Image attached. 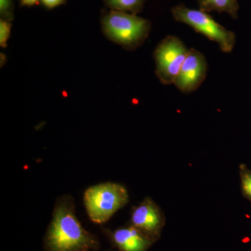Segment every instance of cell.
I'll return each mask as SVG.
<instances>
[{"label":"cell","instance_id":"9","mask_svg":"<svg viewBox=\"0 0 251 251\" xmlns=\"http://www.w3.org/2000/svg\"><path fill=\"white\" fill-rule=\"evenodd\" d=\"M199 9L204 12L216 11L226 13L234 19L238 18L239 5L238 0H198Z\"/></svg>","mask_w":251,"mask_h":251},{"label":"cell","instance_id":"6","mask_svg":"<svg viewBox=\"0 0 251 251\" xmlns=\"http://www.w3.org/2000/svg\"><path fill=\"white\" fill-rule=\"evenodd\" d=\"M207 71L208 64L204 54L197 50L189 49L173 85L182 93H192L205 80Z\"/></svg>","mask_w":251,"mask_h":251},{"label":"cell","instance_id":"15","mask_svg":"<svg viewBox=\"0 0 251 251\" xmlns=\"http://www.w3.org/2000/svg\"><path fill=\"white\" fill-rule=\"evenodd\" d=\"M39 0H20V2L22 6H32L37 4Z\"/></svg>","mask_w":251,"mask_h":251},{"label":"cell","instance_id":"13","mask_svg":"<svg viewBox=\"0 0 251 251\" xmlns=\"http://www.w3.org/2000/svg\"><path fill=\"white\" fill-rule=\"evenodd\" d=\"M241 178L243 191L251 200V171L243 169L241 173Z\"/></svg>","mask_w":251,"mask_h":251},{"label":"cell","instance_id":"1","mask_svg":"<svg viewBox=\"0 0 251 251\" xmlns=\"http://www.w3.org/2000/svg\"><path fill=\"white\" fill-rule=\"evenodd\" d=\"M92 237L81 226L74 211L67 204H61L54 211L48 234L50 251H79L91 247Z\"/></svg>","mask_w":251,"mask_h":251},{"label":"cell","instance_id":"4","mask_svg":"<svg viewBox=\"0 0 251 251\" xmlns=\"http://www.w3.org/2000/svg\"><path fill=\"white\" fill-rule=\"evenodd\" d=\"M85 204L90 219L103 224L128 202L126 189L116 183H105L92 186L85 191Z\"/></svg>","mask_w":251,"mask_h":251},{"label":"cell","instance_id":"11","mask_svg":"<svg viewBox=\"0 0 251 251\" xmlns=\"http://www.w3.org/2000/svg\"><path fill=\"white\" fill-rule=\"evenodd\" d=\"M0 15L1 19L11 22L14 18L13 0H0Z\"/></svg>","mask_w":251,"mask_h":251},{"label":"cell","instance_id":"12","mask_svg":"<svg viewBox=\"0 0 251 251\" xmlns=\"http://www.w3.org/2000/svg\"><path fill=\"white\" fill-rule=\"evenodd\" d=\"M11 24L10 21L6 20H0V46L6 48L7 41L11 34Z\"/></svg>","mask_w":251,"mask_h":251},{"label":"cell","instance_id":"7","mask_svg":"<svg viewBox=\"0 0 251 251\" xmlns=\"http://www.w3.org/2000/svg\"><path fill=\"white\" fill-rule=\"evenodd\" d=\"M131 220L134 227L148 234L157 233L161 227L162 219L159 211L150 201H144L135 208Z\"/></svg>","mask_w":251,"mask_h":251},{"label":"cell","instance_id":"5","mask_svg":"<svg viewBox=\"0 0 251 251\" xmlns=\"http://www.w3.org/2000/svg\"><path fill=\"white\" fill-rule=\"evenodd\" d=\"M188 50L179 38L173 35L167 36L156 46L153 52L155 73L163 85L174 84Z\"/></svg>","mask_w":251,"mask_h":251},{"label":"cell","instance_id":"10","mask_svg":"<svg viewBox=\"0 0 251 251\" xmlns=\"http://www.w3.org/2000/svg\"><path fill=\"white\" fill-rule=\"evenodd\" d=\"M146 0H103L105 4L113 11L129 12L137 15L143 11Z\"/></svg>","mask_w":251,"mask_h":251},{"label":"cell","instance_id":"8","mask_svg":"<svg viewBox=\"0 0 251 251\" xmlns=\"http://www.w3.org/2000/svg\"><path fill=\"white\" fill-rule=\"evenodd\" d=\"M113 239L122 251H145L150 246V239L134 226L117 229Z\"/></svg>","mask_w":251,"mask_h":251},{"label":"cell","instance_id":"2","mask_svg":"<svg viewBox=\"0 0 251 251\" xmlns=\"http://www.w3.org/2000/svg\"><path fill=\"white\" fill-rule=\"evenodd\" d=\"M104 34L126 50L139 49L151 31V23L137 15L111 11L101 17Z\"/></svg>","mask_w":251,"mask_h":251},{"label":"cell","instance_id":"14","mask_svg":"<svg viewBox=\"0 0 251 251\" xmlns=\"http://www.w3.org/2000/svg\"><path fill=\"white\" fill-rule=\"evenodd\" d=\"M41 2L47 9H52L65 4L66 0H41Z\"/></svg>","mask_w":251,"mask_h":251},{"label":"cell","instance_id":"3","mask_svg":"<svg viewBox=\"0 0 251 251\" xmlns=\"http://www.w3.org/2000/svg\"><path fill=\"white\" fill-rule=\"evenodd\" d=\"M172 15L175 21L193 28L196 32L216 43L225 53L232 52L236 44V35L216 22L210 15L201 10L190 9L184 4L172 8Z\"/></svg>","mask_w":251,"mask_h":251}]
</instances>
